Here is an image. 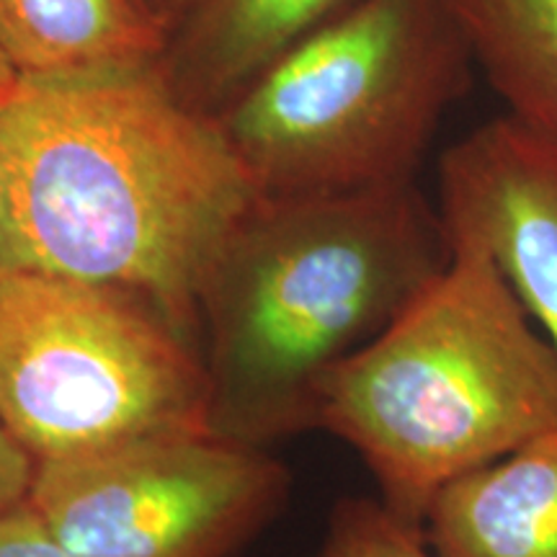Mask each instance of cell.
<instances>
[{
  "label": "cell",
  "instance_id": "obj_13",
  "mask_svg": "<svg viewBox=\"0 0 557 557\" xmlns=\"http://www.w3.org/2000/svg\"><path fill=\"white\" fill-rule=\"evenodd\" d=\"M0 557H83L67 549L41 524L26 500L9 517L0 519Z\"/></svg>",
  "mask_w": 557,
  "mask_h": 557
},
{
  "label": "cell",
  "instance_id": "obj_5",
  "mask_svg": "<svg viewBox=\"0 0 557 557\" xmlns=\"http://www.w3.org/2000/svg\"><path fill=\"white\" fill-rule=\"evenodd\" d=\"M0 421L37 462L212 429L201 344L135 292L0 269Z\"/></svg>",
  "mask_w": 557,
  "mask_h": 557
},
{
  "label": "cell",
  "instance_id": "obj_14",
  "mask_svg": "<svg viewBox=\"0 0 557 557\" xmlns=\"http://www.w3.org/2000/svg\"><path fill=\"white\" fill-rule=\"evenodd\" d=\"M34 475L37 459L21 447L18 438L0 421V519L29 500Z\"/></svg>",
  "mask_w": 557,
  "mask_h": 557
},
{
  "label": "cell",
  "instance_id": "obj_16",
  "mask_svg": "<svg viewBox=\"0 0 557 557\" xmlns=\"http://www.w3.org/2000/svg\"><path fill=\"white\" fill-rule=\"evenodd\" d=\"M11 75H13V73H11V70H9V67H5V65H3V62H0V78H11Z\"/></svg>",
  "mask_w": 557,
  "mask_h": 557
},
{
  "label": "cell",
  "instance_id": "obj_17",
  "mask_svg": "<svg viewBox=\"0 0 557 557\" xmlns=\"http://www.w3.org/2000/svg\"><path fill=\"white\" fill-rule=\"evenodd\" d=\"M11 78H13V75H11ZM11 78H0V94H3V88H5V86H9V83H11Z\"/></svg>",
  "mask_w": 557,
  "mask_h": 557
},
{
  "label": "cell",
  "instance_id": "obj_15",
  "mask_svg": "<svg viewBox=\"0 0 557 557\" xmlns=\"http://www.w3.org/2000/svg\"><path fill=\"white\" fill-rule=\"evenodd\" d=\"M143 3L148 5V9L156 13V16L163 21L171 32L173 26H176L178 21L189 13V9L197 3V0H143Z\"/></svg>",
  "mask_w": 557,
  "mask_h": 557
},
{
  "label": "cell",
  "instance_id": "obj_4",
  "mask_svg": "<svg viewBox=\"0 0 557 557\" xmlns=\"http://www.w3.org/2000/svg\"><path fill=\"white\" fill-rule=\"evenodd\" d=\"M475 62L444 0H357L218 114L261 197L416 181Z\"/></svg>",
  "mask_w": 557,
  "mask_h": 557
},
{
  "label": "cell",
  "instance_id": "obj_8",
  "mask_svg": "<svg viewBox=\"0 0 557 557\" xmlns=\"http://www.w3.org/2000/svg\"><path fill=\"white\" fill-rule=\"evenodd\" d=\"M357 0H197L160 70L189 107L218 116L292 45Z\"/></svg>",
  "mask_w": 557,
  "mask_h": 557
},
{
  "label": "cell",
  "instance_id": "obj_9",
  "mask_svg": "<svg viewBox=\"0 0 557 557\" xmlns=\"http://www.w3.org/2000/svg\"><path fill=\"white\" fill-rule=\"evenodd\" d=\"M423 537L436 557H557V429L444 485Z\"/></svg>",
  "mask_w": 557,
  "mask_h": 557
},
{
  "label": "cell",
  "instance_id": "obj_3",
  "mask_svg": "<svg viewBox=\"0 0 557 557\" xmlns=\"http://www.w3.org/2000/svg\"><path fill=\"white\" fill-rule=\"evenodd\" d=\"M315 429L357 451L395 517L421 527L451 480L557 429V351L485 250L449 267L338 364Z\"/></svg>",
  "mask_w": 557,
  "mask_h": 557
},
{
  "label": "cell",
  "instance_id": "obj_12",
  "mask_svg": "<svg viewBox=\"0 0 557 557\" xmlns=\"http://www.w3.org/2000/svg\"><path fill=\"white\" fill-rule=\"evenodd\" d=\"M312 557H436L423 529L395 517L380 498H341Z\"/></svg>",
  "mask_w": 557,
  "mask_h": 557
},
{
  "label": "cell",
  "instance_id": "obj_6",
  "mask_svg": "<svg viewBox=\"0 0 557 557\" xmlns=\"http://www.w3.org/2000/svg\"><path fill=\"white\" fill-rule=\"evenodd\" d=\"M287 491L263 447L186 429L37 462L29 506L83 557H238Z\"/></svg>",
  "mask_w": 557,
  "mask_h": 557
},
{
  "label": "cell",
  "instance_id": "obj_1",
  "mask_svg": "<svg viewBox=\"0 0 557 557\" xmlns=\"http://www.w3.org/2000/svg\"><path fill=\"white\" fill-rule=\"evenodd\" d=\"M259 199L218 116L160 62L13 75L0 94V269L135 292L197 338L209 269Z\"/></svg>",
  "mask_w": 557,
  "mask_h": 557
},
{
  "label": "cell",
  "instance_id": "obj_2",
  "mask_svg": "<svg viewBox=\"0 0 557 557\" xmlns=\"http://www.w3.org/2000/svg\"><path fill=\"white\" fill-rule=\"evenodd\" d=\"M449 261L447 230L416 181L261 197L199 295L209 426L263 449L315 429L329 374Z\"/></svg>",
  "mask_w": 557,
  "mask_h": 557
},
{
  "label": "cell",
  "instance_id": "obj_10",
  "mask_svg": "<svg viewBox=\"0 0 557 557\" xmlns=\"http://www.w3.org/2000/svg\"><path fill=\"white\" fill-rule=\"evenodd\" d=\"M169 34L143 0H0V62L18 78L152 65Z\"/></svg>",
  "mask_w": 557,
  "mask_h": 557
},
{
  "label": "cell",
  "instance_id": "obj_11",
  "mask_svg": "<svg viewBox=\"0 0 557 557\" xmlns=\"http://www.w3.org/2000/svg\"><path fill=\"white\" fill-rule=\"evenodd\" d=\"M508 114L557 137V0H444Z\"/></svg>",
  "mask_w": 557,
  "mask_h": 557
},
{
  "label": "cell",
  "instance_id": "obj_7",
  "mask_svg": "<svg viewBox=\"0 0 557 557\" xmlns=\"http://www.w3.org/2000/svg\"><path fill=\"white\" fill-rule=\"evenodd\" d=\"M438 218L449 246L491 256L557 351V137L493 116L438 158Z\"/></svg>",
  "mask_w": 557,
  "mask_h": 557
}]
</instances>
